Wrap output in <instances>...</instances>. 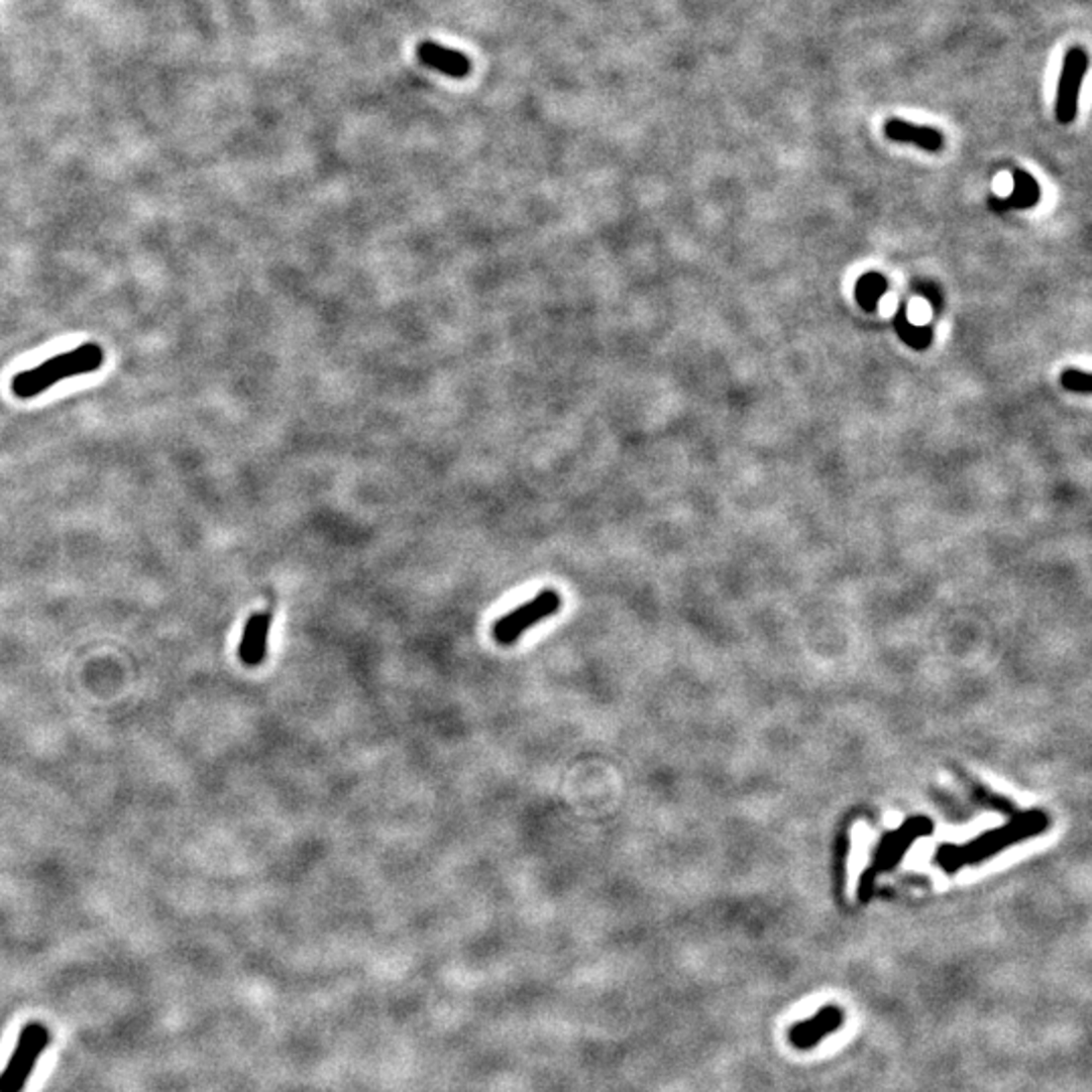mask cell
Returning <instances> with one entry per match:
<instances>
[{
	"label": "cell",
	"mask_w": 1092,
	"mask_h": 1092,
	"mask_svg": "<svg viewBox=\"0 0 1092 1092\" xmlns=\"http://www.w3.org/2000/svg\"><path fill=\"white\" fill-rule=\"evenodd\" d=\"M104 364V350L98 344H84L76 350L58 354L39 366L19 372L13 378V393L19 399H33L56 383L98 370Z\"/></svg>",
	"instance_id": "cell-1"
},
{
	"label": "cell",
	"mask_w": 1092,
	"mask_h": 1092,
	"mask_svg": "<svg viewBox=\"0 0 1092 1092\" xmlns=\"http://www.w3.org/2000/svg\"><path fill=\"white\" fill-rule=\"evenodd\" d=\"M51 1033L43 1023H29L23 1027L17 1048L7 1064V1068L0 1074V1092H23L37 1060L49 1046Z\"/></svg>",
	"instance_id": "cell-2"
},
{
	"label": "cell",
	"mask_w": 1092,
	"mask_h": 1092,
	"mask_svg": "<svg viewBox=\"0 0 1092 1092\" xmlns=\"http://www.w3.org/2000/svg\"><path fill=\"white\" fill-rule=\"evenodd\" d=\"M561 606H563V599L555 589L540 591L534 599H530L528 604L516 608L514 612L502 616L494 624V628H492L494 640L498 644H502V646H512L530 628H534L536 624L549 620L553 614H557L561 610Z\"/></svg>",
	"instance_id": "cell-3"
},
{
	"label": "cell",
	"mask_w": 1092,
	"mask_h": 1092,
	"mask_svg": "<svg viewBox=\"0 0 1092 1092\" xmlns=\"http://www.w3.org/2000/svg\"><path fill=\"white\" fill-rule=\"evenodd\" d=\"M1088 70V56L1082 47H1072L1064 58V68L1060 74L1056 90L1054 116L1058 124H1070L1078 112V96Z\"/></svg>",
	"instance_id": "cell-4"
},
{
	"label": "cell",
	"mask_w": 1092,
	"mask_h": 1092,
	"mask_svg": "<svg viewBox=\"0 0 1092 1092\" xmlns=\"http://www.w3.org/2000/svg\"><path fill=\"white\" fill-rule=\"evenodd\" d=\"M844 1023V1011L838 1005H826L811 1017L795 1023L789 1029V1042L797 1050H813L830 1033L838 1031Z\"/></svg>",
	"instance_id": "cell-5"
},
{
	"label": "cell",
	"mask_w": 1092,
	"mask_h": 1092,
	"mask_svg": "<svg viewBox=\"0 0 1092 1092\" xmlns=\"http://www.w3.org/2000/svg\"><path fill=\"white\" fill-rule=\"evenodd\" d=\"M271 630V614L259 612L251 616L245 624L243 638L239 644V658L247 666H259L267 652V638Z\"/></svg>",
	"instance_id": "cell-6"
},
{
	"label": "cell",
	"mask_w": 1092,
	"mask_h": 1092,
	"mask_svg": "<svg viewBox=\"0 0 1092 1092\" xmlns=\"http://www.w3.org/2000/svg\"><path fill=\"white\" fill-rule=\"evenodd\" d=\"M417 58L421 60L423 66L447 76V78H465L469 72H471V62L467 56L459 53V51H453V49H447V47H441L437 43H421L419 49H417Z\"/></svg>",
	"instance_id": "cell-7"
},
{
	"label": "cell",
	"mask_w": 1092,
	"mask_h": 1092,
	"mask_svg": "<svg viewBox=\"0 0 1092 1092\" xmlns=\"http://www.w3.org/2000/svg\"><path fill=\"white\" fill-rule=\"evenodd\" d=\"M884 134L892 142H904L914 144L926 152H939L945 144V138L939 130L931 126H918L904 120H888L884 126Z\"/></svg>",
	"instance_id": "cell-8"
},
{
	"label": "cell",
	"mask_w": 1092,
	"mask_h": 1092,
	"mask_svg": "<svg viewBox=\"0 0 1092 1092\" xmlns=\"http://www.w3.org/2000/svg\"><path fill=\"white\" fill-rule=\"evenodd\" d=\"M1013 191L1007 199H989V207L995 211H1007V209H1031L1040 201V187L1031 175L1025 171L1015 169L1013 171Z\"/></svg>",
	"instance_id": "cell-9"
},
{
	"label": "cell",
	"mask_w": 1092,
	"mask_h": 1092,
	"mask_svg": "<svg viewBox=\"0 0 1092 1092\" xmlns=\"http://www.w3.org/2000/svg\"><path fill=\"white\" fill-rule=\"evenodd\" d=\"M894 330L900 336V340L904 344H908L910 348H914V350H926L933 344V328H931V324L916 326L908 318L906 304H900V308H898V312L894 316Z\"/></svg>",
	"instance_id": "cell-10"
},
{
	"label": "cell",
	"mask_w": 1092,
	"mask_h": 1092,
	"mask_svg": "<svg viewBox=\"0 0 1092 1092\" xmlns=\"http://www.w3.org/2000/svg\"><path fill=\"white\" fill-rule=\"evenodd\" d=\"M886 292H888V280L878 271H870V274H864L856 284V302L866 312H874Z\"/></svg>",
	"instance_id": "cell-11"
},
{
	"label": "cell",
	"mask_w": 1092,
	"mask_h": 1092,
	"mask_svg": "<svg viewBox=\"0 0 1092 1092\" xmlns=\"http://www.w3.org/2000/svg\"><path fill=\"white\" fill-rule=\"evenodd\" d=\"M1060 383L1066 391H1074V393H1090L1092 389V378L1086 370H1078V368H1066L1060 376Z\"/></svg>",
	"instance_id": "cell-12"
},
{
	"label": "cell",
	"mask_w": 1092,
	"mask_h": 1092,
	"mask_svg": "<svg viewBox=\"0 0 1092 1092\" xmlns=\"http://www.w3.org/2000/svg\"><path fill=\"white\" fill-rule=\"evenodd\" d=\"M914 288V294L922 296L924 300H929L933 304V308L939 312L941 306H943V298H941V292L937 290V286L933 284H924V282H918V284H912Z\"/></svg>",
	"instance_id": "cell-13"
}]
</instances>
